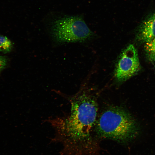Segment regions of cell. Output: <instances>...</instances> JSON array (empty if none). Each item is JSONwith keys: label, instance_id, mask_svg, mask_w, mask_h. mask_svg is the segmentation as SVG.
I'll return each instance as SVG.
<instances>
[{"label": "cell", "instance_id": "6", "mask_svg": "<svg viewBox=\"0 0 155 155\" xmlns=\"http://www.w3.org/2000/svg\"><path fill=\"white\" fill-rule=\"evenodd\" d=\"M13 47L11 41L7 37L0 35V52L4 53L10 52Z\"/></svg>", "mask_w": 155, "mask_h": 155}, {"label": "cell", "instance_id": "4", "mask_svg": "<svg viewBox=\"0 0 155 155\" xmlns=\"http://www.w3.org/2000/svg\"><path fill=\"white\" fill-rule=\"evenodd\" d=\"M140 69L137 51L130 44L121 54L115 69V78L118 82H123L136 74Z\"/></svg>", "mask_w": 155, "mask_h": 155}, {"label": "cell", "instance_id": "3", "mask_svg": "<svg viewBox=\"0 0 155 155\" xmlns=\"http://www.w3.org/2000/svg\"><path fill=\"white\" fill-rule=\"evenodd\" d=\"M53 34L59 42L84 41L90 38L92 32L81 16L66 17L55 22Z\"/></svg>", "mask_w": 155, "mask_h": 155}, {"label": "cell", "instance_id": "1", "mask_svg": "<svg viewBox=\"0 0 155 155\" xmlns=\"http://www.w3.org/2000/svg\"><path fill=\"white\" fill-rule=\"evenodd\" d=\"M71 111L68 115L50 118L47 121L55 131L53 140L61 143L62 152L67 153L76 142L88 137L95 124L97 103L93 97L83 93L71 98Z\"/></svg>", "mask_w": 155, "mask_h": 155}, {"label": "cell", "instance_id": "2", "mask_svg": "<svg viewBox=\"0 0 155 155\" xmlns=\"http://www.w3.org/2000/svg\"><path fill=\"white\" fill-rule=\"evenodd\" d=\"M96 131L102 137L123 142L134 138L138 128L135 120L127 111L113 107L101 114L97 123Z\"/></svg>", "mask_w": 155, "mask_h": 155}, {"label": "cell", "instance_id": "8", "mask_svg": "<svg viewBox=\"0 0 155 155\" xmlns=\"http://www.w3.org/2000/svg\"><path fill=\"white\" fill-rule=\"evenodd\" d=\"M7 63V59L6 57L0 55V71L3 70Z\"/></svg>", "mask_w": 155, "mask_h": 155}, {"label": "cell", "instance_id": "7", "mask_svg": "<svg viewBox=\"0 0 155 155\" xmlns=\"http://www.w3.org/2000/svg\"><path fill=\"white\" fill-rule=\"evenodd\" d=\"M144 50L147 55L155 52V38L151 41L145 43Z\"/></svg>", "mask_w": 155, "mask_h": 155}, {"label": "cell", "instance_id": "5", "mask_svg": "<svg viewBox=\"0 0 155 155\" xmlns=\"http://www.w3.org/2000/svg\"><path fill=\"white\" fill-rule=\"evenodd\" d=\"M137 37L140 41L145 43L155 38V12L147 16L140 23Z\"/></svg>", "mask_w": 155, "mask_h": 155}, {"label": "cell", "instance_id": "9", "mask_svg": "<svg viewBox=\"0 0 155 155\" xmlns=\"http://www.w3.org/2000/svg\"><path fill=\"white\" fill-rule=\"evenodd\" d=\"M148 55L149 60L153 63L155 67V52Z\"/></svg>", "mask_w": 155, "mask_h": 155}]
</instances>
